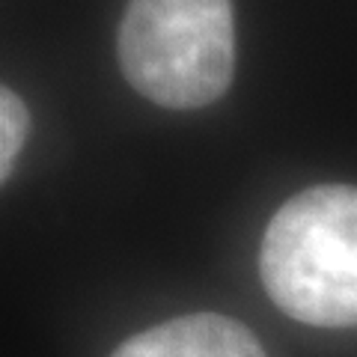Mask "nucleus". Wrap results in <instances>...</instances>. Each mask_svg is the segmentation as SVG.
<instances>
[{
	"label": "nucleus",
	"mask_w": 357,
	"mask_h": 357,
	"mask_svg": "<svg viewBox=\"0 0 357 357\" xmlns=\"http://www.w3.org/2000/svg\"><path fill=\"white\" fill-rule=\"evenodd\" d=\"M268 298L312 328H357V185H316L277 208L259 248Z\"/></svg>",
	"instance_id": "1"
},
{
	"label": "nucleus",
	"mask_w": 357,
	"mask_h": 357,
	"mask_svg": "<svg viewBox=\"0 0 357 357\" xmlns=\"http://www.w3.org/2000/svg\"><path fill=\"white\" fill-rule=\"evenodd\" d=\"M116 57L134 93L161 107L218 102L236 72L232 0H128Z\"/></svg>",
	"instance_id": "2"
},
{
	"label": "nucleus",
	"mask_w": 357,
	"mask_h": 357,
	"mask_svg": "<svg viewBox=\"0 0 357 357\" xmlns=\"http://www.w3.org/2000/svg\"><path fill=\"white\" fill-rule=\"evenodd\" d=\"M110 357H268L259 340L229 316L194 312L140 331Z\"/></svg>",
	"instance_id": "3"
},
{
	"label": "nucleus",
	"mask_w": 357,
	"mask_h": 357,
	"mask_svg": "<svg viewBox=\"0 0 357 357\" xmlns=\"http://www.w3.org/2000/svg\"><path fill=\"white\" fill-rule=\"evenodd\" d=\"M30 134V110L13 86L0 89V178H9L13 164L18 158Z\"/></svg>",
	"instance_id": "4"
}]
</instances>
